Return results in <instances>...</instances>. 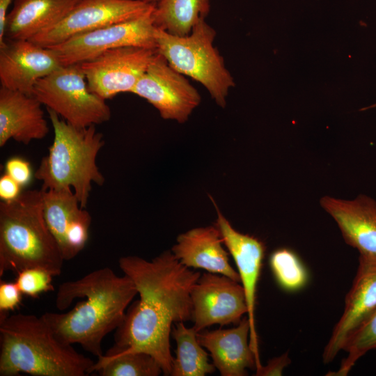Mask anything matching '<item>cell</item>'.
Here are the masks:
<instances>
[{"instance_id":"d4e9b609","label":"cell","mask_w":376,"mask_h":376,"mask_svg":"<svg viewBox=\"0 0 376 376\" xmlns=\"http://www.w3.org/2000/svg\"><path fill=\"white\" fill-rule=\"evenodd\" d=\"M269 263L277 283L284 290L295 292L306 285L308 272L293 251L286 248L276 249L270 255Z\"/></svg>"},{"instance_id":"7c38bea8","label":"cell","mask_w":376,"mask_h":376,"mask_svg":"<svg viewBox=\"0 0 376 376\" xmlns=\"http://www.w3.org/2000/svg\"><path fill=\"white\" fill-rule=\"evenodd\" d=\"M191 299L197 332L213 324H237L248 312L242 284L222 274H202L191 289Z\"/></svg>"},{"instance_id":"1f68e13d","label":"cell","mask_w":376,"mask_h":376,"mask_svg":"<svg viewBox=\"0 0 376 376\" xmlns=\"http://www.w3.org/2000/svg\"><path fill=\"white\" fill-rule=\"evenodd\" d=\"M13 0H0V45L5 38V27L8 9Z\"/></svg>"},{"instance_id":"5b68a950","label":"cell","mask_w":376,"mask_h":376,"mask_svg":"<svg viewBox=\"0 0 376 376\" xmlns=\"http://www.w3.org/2000/svg\"><path fill=\"white\" fill-rule=\"evenodd\" d=\"M54 130V139L34 177L42 182V189H70L81 206L86 207L92 185L102 186L104 177L97 164V157L104 145L95 125L78 128L61 119L47 109Z\"/></svg>"},{"instance_id":"8fae6325","label":"cell","mask_w":376,"mask_h":376,"mask_svg":"<svg viewBox=\"0 0 376 376\" xmlns=\"http://www.w3.org/2000/svg\"><path fill=\"white\" fill-rule=\"evenodd\" d=\"M157 53V49L122 47L79 64L91 91L106 100L132 93Z\"/></svg>"},{"instance_id":"ac0fdd59","label":"cell","mask_w":376,"mask_h":376,"mask_svg":"<svg viewBox=\"0 0 376 376\" xmlns=\"http://www.w3.org/2000/svg\"><path fill=\"white\" fill-rule=\"evenodd\" d=\"M250 323L243 317L235 327L197 332L198 343L210 352L212 363L221 376H245L247 368L256 369L249 344Z\"/></svg>"},{"instance_id":"44dd1931","label":"cell","mask_w":376,"mask_h":376,"mask_svg":"<svg viewBox=\"0 0 376 376\" xmlns=\"http://www.w3.org/2000/svg\"><path fill=\"white\" fill-rule=\"evenodd\" d=\"M80 1L16 0L6 17V39H31L60 22Z\"/></svg>"},{"instance_id":"d6986e66","label":"cell","mask_w":376,"mask_h":376,"mask_svg":"<svg viewBox=\"0 0 376 376\" xmlns=\"http://www.w3.org/2000/svg\"><path fill=\"white\" fill-rule=\"evenodd\" d=\"M34 96L0 88V147L10 139L27 145L46 136L49 129L41 108Z\"/></svg>"},{"instance_id":"5bb4252c","label":"cell","mask_w":376,"mask_h":376,"mask_svg":"<svg viewBox=\"0 0 376 376\" xmlns=\"http://www.w3.org/2000/svg\"><path fill=\"white\" fill-rule=\"evenodd\" d=\"M62 66L50 48L29 40H4L0 45L2 87L32 95L36 83Z\"/></svg>"},{"instance_id":"4fadbf2b","label":"cell","mask_w":376,"mask_h":376,"mask_svg":"<svg viewBox=\"0 0 376 376\" xmlns=\"http://www.w3.org/2000/svg\"><path fill=\"white\" fill-rule=\"evenodd\" d=\"M214 205H216L213 201ZM217 219L215 223L224 244L232 256L244 288L248 308L247 317L250 323L249 344L253 350L256 369L263 365L260 362L258 337L256 327L255 308L257 285L260 275L265 246L259 239L236 230L215 205Z\"/></svg>"},{"instance_id":"4dcf8cb0","label":"cell","mask_w":376,"mask_h":376,"mask_svg":"<svg viewBox=\"0 0 376 376\" xmlns=\"http://www.w3.org/2000/svg\"><path fill=\"white\" fill-rule=\"evenodd\" d=\"M22 186L10 176L4 173L0 178V198L9 202L16 199L22 192Z\"/></svg>"},{"instance_id":"7a4b0ae2","label":"cell","mask_w":376,"mask_h":376,"mask_svg":"<svg viewBox=\"0 0 376 376\" xmlns=\"http://www.w3.org/2000/svg\"><path fill=\"white\" fill-rule=\"evenodd\" d=\"M137 290L127 275L118 276L111 268L102 267L75 281L62 283L56 296V307L68 312H46L41 316L63 343L79 344L86 352L101 357L104 337L116 330Z\"/></svg>"},{"instance_id":"836d02e7","label":"cell","mask_w":376,"mask_h":376,"mask_svg":"<svg viewBox=\"0 0 376 376\" xmlns=\"http://www.w3.org/2000/svg\"><path fill=\"white\" fill-rule=\"evenodd\" d=\"M375 107H376V104H372V105H370L369 107H364L363 109H361L360 110L361 111H364V110H367V109L375 108Z\"/></svg>"},{"instance_id":"ba28073f","label":"cell","mask_w":376,"mask_h":376,"mask_svg":"<svg viewBox=\"0 0 376 376\" xmlns=\"http://www.w3.org/2000/svg\"><path fill=\"white\" fill-rule=\"evenodd\" d=\"M155 8L139 17L79 34L48 47L56 54L62 65L79 64L122 47L157 49Z\"/></svg>"},{"instance_id":"ffe728a7","label":"cell","mask_w":376,"mask_h":376,"mask_svg":"<svg viewBox=\"0 0 376 376\" xmlns=\"http://www.w3.org/2000/svg\"><path fill=\"white\" fill-rule=\"evenodd\" d=\"M218 228L198 227L179 235L171 252L188 268L203 269L222 274L240 283V278L229 263Z\"/></svg>"},{"instance_id":"83f0119b","label":"cell","mask_w":376,"mask_h":376,"mask_svg":"<svg viewBox=\"0 0 376 376\" xmlns=\"http://www.w3.org/2000/svg\"><path fill=\"white\" fill-rule=\"evenodd\" d=\"M22 293L15 282H0V316L9 315L18 308Z\"/></svg>"},{"instance_id":"7402d4cb","label":"cell","mask_w":376,"mask_h":376,"mask_svg":"<svg viewBox=\"0 0 376 376\" xmlns=\"http://www.w3.org/2000/svg\"><path fill=\"white\" fill-rule=\"evenodd\" d=\"M210 10V0H159L154 10L155 24L172 35L185 36Z\"/></svg>"},{"instance_id":"e0dca14e","label":"cell","mask_w":376,"mask_h":376,"mask_svg":"<svg viewBox=\"0 0 376 376\" xmlns=\"http://www.w3.org/2000/svg\"><path fill=\"white\" fill-rule=\"evenodd\" d=\"M320 205L334 219L347 244L359 254L376 256V201L364 194L352 200L326 196Z\"/></svg>"},{"instance_id":"603a6c76","label":"cell","mask_w":376,"mask_h":376,"mask_svg":"<svg viewBox=\"0 0 376 376\" xmlns=\"http://www.w3.org/2000/svg\"><path fill=\"white\" fill-rule=\"evenodd\" d=\"M195 328H187L183 322L173 325L171 336L177 345L171 376H205L214 372L208 354L197 339Z\"/></svg>"},{"instance_id":"f1b7e54d","label":"cell","mask_w":376,"mask_h":376,"mask_svg":"<svg viewBox=\"0 0 376 376\" xmlns=\"http://www.w3.org/2000/svg\"><path fill=\"white\" fill-rule=\"evenodd\" d=\"M5 173L22 187L27 185L33 178L31 166L28 161L18 157L8 159L5 164Z\"/></svg>"},{"instance_id":"f546056e","label":"cell","mask_w":376,"mask_h":376,"mask_svg":"<svg viewBox=\"0 0 376 376\" xmlns=\"http://www.w3.org/2000/svg\"><path fill=\"white\" fill-rule=\"evenodd\" d=\"M288 352L270 359L266 366L256 370V376H280L283 370L290 363Z\"/></svg>"},{"instance_id":"484cf974","label":"cell","mask_w":376,"mask_h":376,"mask_svg":"<svg viewBox=\"0 0 376 376\" xmlns=\"http://www.w3.org/2000/svg\"><path fill=\"white\" fill-rule=\"evenodd\" d=\"M373 350H376V310L347 338L343 347L347 357L343 359L339 369L331 375L346 376L357 361Z\"/></svg>"},{"instance_id":"6da1fadb","label":"cell","mask_w":376,"mask_h":376,"mask_svg":"<svg viewBox=\"0 0 376 376\" xmlns=\"http://www.w3.org/2000/svg\"><path fill=\"white\" fill-rule=\"evenodd\" d=\"M118 265L134 283L139 299L128 306L111 348L146 352L156 359L164 375H171L173 324L192 320L191 289L201 274L181 264L171 251L151 260L123 256Z\"/></svg>"},{"instance_id":"9a60e30c","label":"cell","mask_w":376,"mask_h":376,"mask_svg":"<svg viewBox=\"0 0 376 376\" xmlns=\"http://www.w3.org/2000/svg\"><path fill=\"white\" fill-rule=\"evenodd\" d=\"M42 191L43 213L64 260L75 258L85 247L91 216L70 189Z\"/></svg>"},{"instance_id":"8992f818","label":"cell","mask_w":376,"mask_h":376,"mask_svg":"<svg viewBox=\"0 0 376 376\" xmlns=\"http://www.w3.org/2000/svg\"><path fill=\"white\" fill-rule=\"evenodd\" d=\"M154 34L157 51L169 64L201 83L217 104L225 107L235 81L213 45L216 31L202 19L185 36L172 35L157 26Z\"/></svg>"},{"instance_id":"4316f807","label":"cell","mask_w":376,"mask_h":376,"mask_svg":"<svg viewBox=\"0 0 376 376\" xmlns=\"http://www.w3.org/2000/svg\"><path fill=\"white\" fill-rule=\"evenodd\" d=\"M53 277L45 269L32 267L19 272L15 282L23 295L37 297L42 293L54 290Z\"/></svg>"},{"instance_id":"d6a6232c","label":"cell","mask_w":376,"mask_h":376,"mask_svg":"<svg viewBox=\"0 0 376 376\" xmlns=\"http://www.w3.org/2000/svg\"><path fill=\"white\" fill-rule=\"evenodd\" d=\"M139 1H143V2H145V3H151V4H157V3L159 0H139Z\"/></svg>"},{"instance_id":"3957f363","label":"cell","mask_w":376,"mask_h":376,"mask_svg":"<svg viewBox=\"0 0 376 376\" xmlns=\"http://www.w3.org/2000/svg\"><path fill=\"white\" fill-rule=\"evenodd\" d=\"M94 364L61 342L42 316H0V376H86Z\"/></svg>"},{"instance_id":"2e32d148","label":"cell","mask_w":376,"mask_h":376,"mask_svg":"<svg viewBox=\"0 0 376 376\" xmlns=\"http://www.w3.org/2000/svg\"><path fill=\"white\" fill-rule=\"evenodd\" d=\"M376 310V256L359 254L355 277L345 299L344 310L324 347V363L343 350L349 336Z\"/></svg>"},{"instance_id":"52a82bcc","label":"cell","mask_w":376,"mask_h":376,"mask_svg":"<svg viewBox=\"0 0 376 376\" xmlns=\"http://www.w3.org/2000/svg\"><path fill=\"white\" fill-rule=\"evenodd\" d=\"M32 95L78 128L102 124L111 118L105 100L89 89L80 64L62 65L40 79Z\"/></svg>"},{"instance_id":"9c48e42d","label":"cell","mask_w":376,"mask_h":376,"mask_svg":"<svg viewBox=\"0 0 376 376\" xmlns=\"http://www.w3.org/2000/svg\"><path fill=\"white\" fill-rule=\"evenodd\" d=\"M132 93L152 104L166 120L186 122L201 103L198 91L158 52Z\"/></svg>"},{"instance_id":"277c9868","label":"cell","mask_w":376,"mask_h":376,"mask_svg":"<svg viewBox=\"0 0 376 376\" xmlns=\"http://www.w3.org/2000/svg\"><path fill=\"white\" fill-rule=\"evenodd\" d=\"M64 259L43 213L42 189L22 191L14 201L0 203V276L40 268L61 274Z\"/></svg>"},{"instance_id":"30bf717a","label":"cell","mask_w":376,"mask_h":376,"mask_svg":"<svg viewBox=\"0 0 376 376\" xmlns=\"http://www.w3.org/2000/svg\"><path fill=\"white\" fill-rule=\"evenodd\" d=\"M156 4L139 0H81L60 22L29 40L56 45L79 34L139 17Z\"/></svg>"},{"instance_id":"cb8c5ba5","label":"cell","mask_w":376,"mask_h":376,"mask_svg":"<svg viewBox=\"0 0 376 376\" xmlns=\"http://www.w3.org/2000/svg\"><path fill=\"white\" fill-rule=\"evenodd\" d=\"M101 376H158L163 373L156 359L140 351L110 348L98 358L92 369Z\"/></svg>"}]
</instances>
